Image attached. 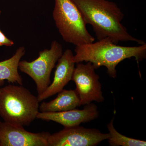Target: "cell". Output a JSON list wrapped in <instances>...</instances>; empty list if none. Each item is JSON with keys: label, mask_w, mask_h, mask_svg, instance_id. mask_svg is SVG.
<instances>
[{"label": "cell", "mask_w": 146, "mask_h": 146, "mask_svg": "<svg viewBox=\"0 0 146 146\" xmlns=\"http://www.w3.org/2000/svg\"><path fill=\"white\" fill-rule=\"evenodd\" d=\"M78 9L86 25L92 26L98 40L108 37L117 44L120 42L144 41L135 38L122 24L124 14L117 5L108 0H72Z\"/></svg>", "instance_id": "1"}, {"label": "cell", "mask_w": 146, "mask_h": 146, "mask_svg": "<svg viewBox=\"0 0 146 146\" xmlns=\"http://www.w3.org/2000/svg\"><path fill=\"white\" fill-rule=\"evenodd\" d=\"M74 61L75 63L90 62L96 69L107 68L110 77H117L116 67L121 61L133 57L137 63L146 57L145 43L138 46H123L115 44L108 37L98 42L76 46Z\"/></svg>", "instance_id": "2"}, {"label": "cell", "mask_w": 146, "mask_h": 146, "mask_svg": "<svg viewBox=\"0 0 146 146\" xmlns=\"http://www.w3.org/2000/svg\"><path fill=\"white\" fill-rule=\"evenodd\" d=\"M39 102L22 85L9 84L0 88V116L15 126H28L36 119Z\"/></svg>", "instance_id": "3"}, {"label": "cell", "mask_w": 146, "mask_h": 146, "mask_svg": "<svg viewBox=\"0 0 146 146\" xmlns=\"http://www.w3.org/2000/svg\"><path fill=\"white\" fill-rule=\"evenodd\" d=\"M52 15L56 28L65 42L78 46L95 41L86 28L81 12L72 0H55Z\"/></svg>", "instance_id": "4"}, {"label": "cell", "mask_w": 146, "mask_h": 146, "mask_svg": "<svg viewBox=\"0 0 146 146\" xmlns=\"http://www.w3.org/2000/svg\"><path fill=\"white\" fill-rule=\"evenodd\" d=\"M63 53L62 45L54 40L52 42L50 48L39 52V56L35 60L19 62L18 68L33 80L38 95L43 93L50 84L52 71Z\"/></svg>", "instance_id": "5"}, {"label": "cell", "mask_w": 146, "mask_h": 146, "mask_svg": "<svg viewBox=\"0 0 146 146\" xmlns=\"http://www.w3.org/2000/svg\"><path fill=\"white\" fill-rule=\"evenodd\" d=\"M86 63H76L72 79L76 84L80 106L93 101L101 103L104 100L100 76L95 72L96 69L91 62Z\"/></svg>", "instance_id": "6"}, {"label": "cell", "mask_w": 146, "mask_h": 146, "mask_svg": "<svg viewBox=\"0 0 146 146\" xmlns=\"http://www.w3.org/2000/svg\"><path fill=\"white\" fill-rule=\"evenodd\" d=\"M110 137L109 133L77 125L50 134L48 146H96Z\"/></svg>", "instance_id": "7"}, {"label": "cell", "mask_w": 146, "mask_h": 146, "mask_svg": "<svg viewBox=\"0 0 146 146\" xmlns=\"http://www.w3.org/2000/svg\"><path fill=\"white\" fill-rule=\"evenodd\" d=\"M48 132L32 133L23 127L0 124V146H48Z\"/></svg>", "instance_id": "8"}, {"label": "cell", "mask_w": 146, "mask_h": 146, "mask_svg": "<svg viewBox=\"0 0 146 146\" xmlns=\"http://www.w3.org/2000/svg\"><path fill=\"white\" fill-rule=\"evenodd\" d=\"M99 112L96 104L91 103L84 105L83 109H75L58 112H39L36 119L52 121L64 127L79 125L82 123L89 122L98 117Z\"/></svg>", "instance_id": "9"}, {"label": "cell", "mask_w": 146, "mask_h": 146, "mask_svg": "<svg viewBox=\"0 0 146 146\" xmlns=\"http://www.w3.org/2000/svg\"><path fill=\"white\" fill-rule=\"evenodd\" d=\"M74 56L71 50H66L63 52L58 60L52 83L43 93L37 96L39 102L59 93L72 80L76 64Z\"/></svg>", "instance_id": "10"}, {"label": "cell", "mask_w": 146, "mask_h": 146, "mask_svg": "<svg viewBox=\"0 0 146 146\" xmlns=\"http://www.w3.org/2000/svg\"><path fill=\"white\" fill-rule=\"evenodd\" d=\"M56 98L39 105L40 112H58L67 111L80 106V99L75 90H64L58 93Z\"/></svg>", "instance_id": "11"}, {"label": "cell", "mask_w": 146, "mask_h": 146, "mask_svg": "<svg viewBox=\"0 0 146 146\" xmlns=\"http://www.w3.org/2000/svg\"><path fill=\"white\" fill-rule=\"evenodd\" d=\"M25 52V47H20L12 57L0 62V86L4 85L5 80L9 83L23 85V78L18 72V65Z\"/></svg>", "instance_id": "12"}, {"label": "cell", "mask_w": 146, "mask_h": 146, "mask_svg": "<svg viewBox=\"0 0 146 146\" xmlns=\"http://www.w3.org/2000/svg\"><path fill=\"white\" fill-rule=\"evenodd\" d=\"M114 119H112L107 125L110 137L108 143L110 146H145V141L129 138L121 134L115 129L113 125Z\"/></svg>", "instance_id": "13"}, {"label": "cell", "mask_w": 146, "mask_h": 146, "mask_svg": "<svg viewBox=\"0 0 146 146\" xmlns=\"http://www.w3.org/2000/svg\"><path fill=\"white\" fill-rule=\"evenodd\" d=\"M14 44V42L12 40L8 39L0 30V46H12Z\"/></svg>", "instance_id": "14"}, {"label": "cell", "mask_w": 146, "mask_h": 146, "mask_svg": "<svg viewBox=\"0 0 146 146\" xmlns=\"http://www.w3.org/2000/svg\"><path fill=\"white\" fill-rule=\"evenodd\" d=\"M1 10H0V14H1Z\"/></svg>", "instance_id": "15"}, {"label": "cell", "mask_w": 146, "mask_h": 146, "mask_svg": "<svg viewBox=\"0 0 146 146\" xmlns=\"http://www.w3.org/2000/svg\"><path fill=\"white\" fill-rule=\"evenodd\" d=\"M1 121H0V124H1Z\"/></svg>", "instance_id": "16"}]
</instances>
